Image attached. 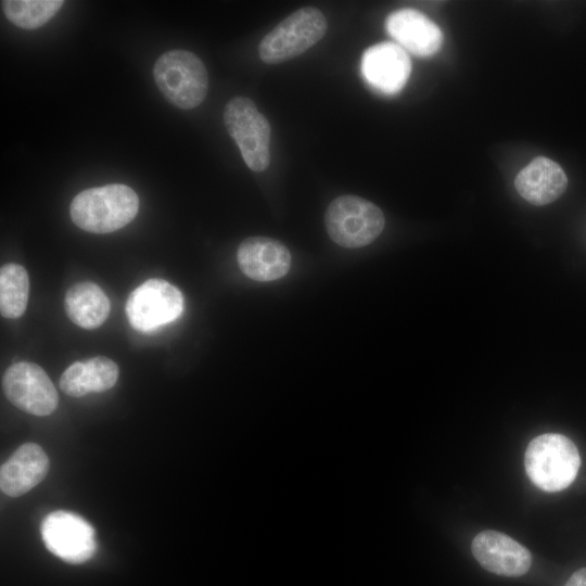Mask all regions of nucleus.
<instances>
[{
    "instance_id": "obj_1",
    "label": "nucleus",
    "mask_w": 586,
    "mask_h": 586,
    "mask_svg": "<svg viewBox=\"0 0 586 586\" xmlns=\"http://www.w3.org/2000/svg\"><path fill=\"white\" fill-rule=\"evenodd\" d=\"M139 198L128 186L106 184L86 189L72 201L73 222L91 233H110L128 225L137 215Z\"/></svg>"
},
{
    "instance_id": "obj_2",
    "label": "nucleus",
    "mask_w": 586,
    "mask_h": 586,
    "mask_svg": "<svg viewBox=\"0 0 586 586\" xmlns=\"http://www.w3.org/2000/svg\"><path fill=\"white\" fill-rule=\"evenodd\" d=\"M524 464L535 486L555 493L573 483L581 467V457L569 437L559 433H545L530 442Z\"/></svg>"
},
{
    "instance_id": "obj_3",
    "label": "nucleus",
    "mask_w": 586,
    "mask_h": 586,
    "mask_svg": "<svg viewBox=\"0 0 586 586\" xmlns=\"http://www.w3.org/2000/svg\"><path fill=\"white\" fill-rule=\"evenodd\" d=\"M153 77L162 94L179 109H194L206 97L207 71L190 51L175 49L163 53L154 64Z\"/></svg>"
},
{
    "instance_id": "obj_4",
    "label": "nucleus",
    "mask_w": 586,
    "mask_h": 586,
    "mask_svg": "<svg viewBox=\"0 0 586 586\" xmlns=\"http://www.w3.org/2000/svg\"><path fill=\"white\" fill-rule=\"evenodd\" d=\"M324 224L333 242L346 249H357L370 244L381 234L385 218L374 203L346 194L329 204Z\"/></svg>"
},
{
    "instance_id": "obj_5",
    "label": "nucleus",
    "mask_w": 586,
    "mask_h": 586,
    "mask_svg": "<svg viewBox=\"0 0 586 586\" xmlns=\"http://www.w3.org/2000/svg\"><path fill=\"white\" fill-rule=\"evenodd\" d=\"M323 13L315 7H304L280 22L259 42L258 55L267 64H278L301 55L327 33Z\"/></svg>"
},
{
    "instance_id": "obj_6",
    "label": "nucleus",
    "mask_w": 586,
    "mask_h": 586,
    "mask_svg": "<svg viewBox=\"0 0 586 586\" xmlns=\"http://www.w3.org/2000/svg\"><path fill=\"white\" fill-rule=\"evenodd\" d=\"M224 123L247 167L257 173L266 170L270 164L271 128L255 103L245 97L232 98L225 106Z\"/></svg>"
},
{
    "instance_id": "obj_7",
    "label": "nucleus",
    "mask_w": 586,
    "mask_h": 586,
    "mask_svg": "<svg viewBox=\"0 0 586 586\" xmlns=\"http://www.w3.org/2000/svg\"><path fill=\"white\" fill-rule=\"evenodd\" d=\"M183 309L181 292L166 280L144 281L128 296L126 315L131 327L149 332L178 318Z\"/></svg>"
},
{
    "instance_id": "obj_8",
    "label": "nucleus",
    "mask_w": 586,
    "mask_h": 586,
    "mask_svg": "<svg viewBox=\"0 0 586 586\" xmlns=\"http://www.w3.org/2000/svg\"><path fill=\"white\" fill-rule=\"evenodd\" d=\"M40 533L47 549L72 564L88 561L97 550L93 526L73 512L49 513L41 523Z\"/></svg>"
},
{
    "instance_id": "obj_9",
    "label": "nucleus",
    "mask_w": 586,
    "mask_h": 586,
    "mask_svg": "<svg viewBox=\"0 0 586 586\" xmlns=\"http://www.w3.org/2000/svg\"><path fill=\"white\" fill-rule=\"evenodd\" d=\"M2 387L8 400L27 413L48 416L58 407L54 384L34 362L20 361L10 366L3 374Z\"/></svg>"
},
{
    "instance_id": "obj_10",
    "label": "nucleus",
    "mask_w": 586,
    "mask_h": 586,
    "mask_svg": "<svg viewBox=\"0 0 586 586\" xmlns=\"http://www.w3.org/2000/svg\"><path fill=\"white\" fill-rule=\"evenodd\" d=\"M360 71L371 88L391 95L399 92L406 85L411 73V61L400 46L384 41L364 52Z\"/></svg>"
},
{
    "instance_id": "obj_11",
    "label": "nucleus",
    "mask_w": 586,
    "mask_h": 586,
    "mask_svg": "<svg viewBox=\"0 0 586 586\" xmlns=\"http://www.w3.org/2000/svg\"><path fill=\"white\" fill-rule=\"evenodd\" d=\"M471 551L485 570L501 576H522L532 564V555L527 548L494 530L480 532L472 540Z\"/></svg>"
},
{
    "instance_id": "obj_12",
    "label": "nucleus",
    "mask_w": 586,
    "mask_h": 586,
    "mask_svg": "<svg viewBox=\"0 0 586 586\" xmlns=\"http://www.w3.org/2000/svg\"><path fill=\"white\" fill-rule=\"evenodd\" d=\"M385 28L398 46L419 58L435 54L444 40L441 28L433 21L410 8L388 14Z\"/></svg>"
},
{
    "instance_id": "obj_13",
    "label": "nucleus",
    "mask_w": 586,
    "mask_h": 586,
    "mask_svg": "<svg viewBox=\"0 0 586 586\" xmlns=\"http://www.w3.org/2000/svg\"><path fill=\"white\" fill-rule=\"evenodd\" d=\"M241 271L252 280L268 282L286 275L291 254L279 240L268 237H251L241 242L237 252Z\"/></svg>"
},
{
    "instance_id": "obj_14",
    "label": "nucleus",
    "mask_w": 586,
    "mask_h": 586,
    "mask_svg": "<svg viewBox=\"0 0 586 586\" xmlns=\"http://www.w3.org/2000/svg\"><path fill=\"white\" fill-rule=\"evenodd\" d=\"M49 471V458L35 443L21 445L1 466L0 488L10 497H18L38 485Z\"/></svg>"
},
{
    "instance_id": "obj_15",
    "label": "nucleus",
    "mask_w": 586,
    "mask_h": 586,
    "mask_svg": "<svg viewBox=\"0 0 586 586\" xmlns=\"http://www.w3.org/2000/svg\"><path fill=\"white\" fill-rule=\"evenodd\" d=\"M568 178L555 161L538 156L519 171L514 179L518 193L533 205H546L565 191Z\"/></svg>"
},
{
    "instance_id": "obj_16",
    "label": "nucleus",
    "mask_w": 586,
    "mask_h": 586,
    "mask_svg": "<svg viewBox=\"0 0 586 586\" xmlns=\"http://www.w3.org/2000/svg\"><path fill=\"white\" fill-rule=\"evenodd\" d=\"M118 366L112 359L97 356L86 361H76L67 367L60 378V388L72 397L88 393H101L117 382Z\"/></svg>"
},
{
    "instance_id": "obj_17",
    "label": "nucleus",
    "mask_w": 586,
    "mask_h": 586,
    "mask_svg": "<svg viewBox=\"0 0 586 586\" xmlns=\"http://www.w3.org/2000/svg\"><path fill=\"white\" fill-rule=\"evenodd\" d=\"M65 313L69 320L82 329H95L109 317L110 300L93 282L72 285L64 298Z\"/></svg>"
},
{
    "instance_id": "obj_18",
    "label": "nucleus",
    "mask_w": 586,
    "mask_h": 586,
    "mask_svg": "<svg viewBox=\"0 0 586 586\" xmlns=\"http://www.w3.org/2000/svg\"><path fill=\"white\" fill-rule=\"evenodd\" d=\"M29 279L26 269L17 264H5L0 269V311L4 318H20L26 310Z\"/></svg>"
},
{
    "instance_id": "obj_19",
    "label": "nucleus",
    "mask_w": 586,
    "mask_h": 586,
    "mask_svg": "<svg viewBox=\"0 0 586 586\" xmlns=\"http://www.w3.org/2000/svg\"><path fill=\"white\" fill-rule=\"evenodd\" d=\"M5 17L23 29L39 28L61 9L62 0H5L2 1Z\"/></svg>"
},
{
    "instance_id": "obj_20",
    "label": "nucleus",
    "mask_w": 586,
    "mask_h": 586,
    "mask_svg": "<svg viewBox=\"0 0 586 586\" xmlns=\"http://www.w3.org/2000/svg\"><path fill=\"white\" fill-rule=\"evenodd\" d=\"M564 586H586V568L575 571Z\"/></svg>"
}]
</instances>
